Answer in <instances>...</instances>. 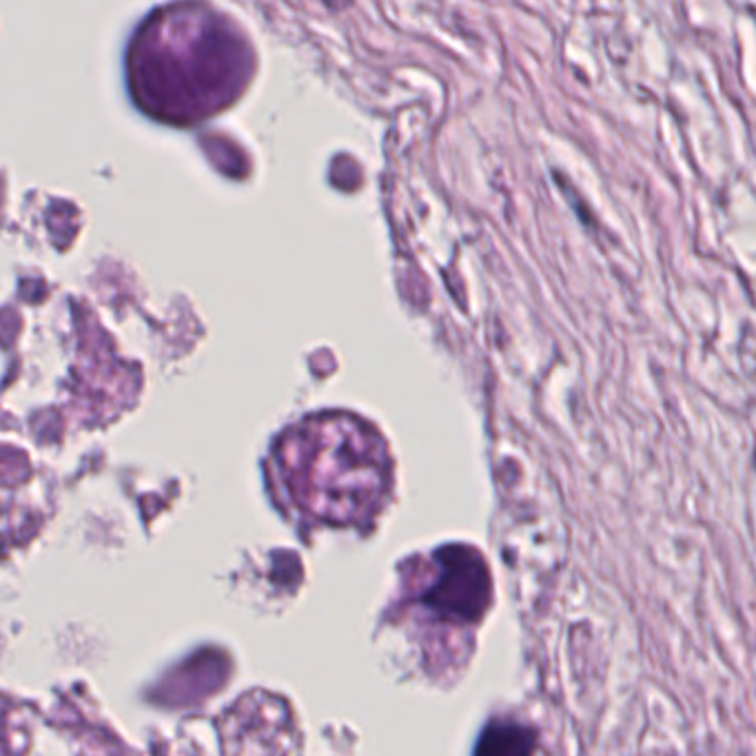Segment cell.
I'll list each match as a JSON object with an SVG mask.
<instances>
[{"label": "cell", "mask_w": 756, "mask_h": 756, "mask_svg": "<svg viewBox=\"0 0 756 756\" xmlns=\"http://www.w3.org/2000/svg\"><path fill=\"white\" fill-rule=\"evenodd\" d=\"M532 750V737L517 726H493L484 733L475 753L493 755H526Z\"/></svg>", "instance_id": "1"}]
</instances>
